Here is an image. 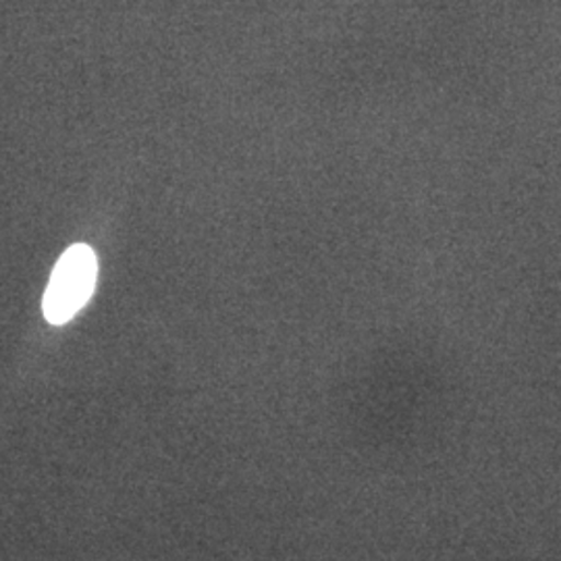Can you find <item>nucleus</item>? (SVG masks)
Returning a JSON list of instances; mask_svg holds the SVG:
<instances>
[{
  "label": "nucleus",
  "mask_w": 561,
  "mask_h": 561,
  "mask_svg": "<svg viewBox=\"0 0 561 561\" xmlns=\"http://www.w3.org/2000/svg\"><path fill=\"white\" fill-rule=\"evenodd\" d=\"M99 279V261L90 245L76 243L60 256L48 280L42 312L50 324L71 321L94 294Z\"/></svg>",
  "instance_id": "f257e3e1"
}]
</instances>
